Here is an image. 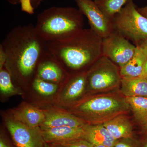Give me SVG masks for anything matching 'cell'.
Masks as SVG:
<instances>
[{"label": "cell", "instance_id": "cell-1", "mask_svg": "<svg viewBox=\"0 0 147 147\" xmlns=\"http://www.w3.org/2000/svg\"><path fill=\"white\" fill-rule=\"evenodd\" d=\"M6 55L5 65L12 77L26 80L36 71L47 50V42L38 36L32 24L14 27L1 43Z\"/></svg>", "mask_w": 147, "mask_h": 147}, {"label": "cell", "instance_id": "cell-2", "mask_svg": "<svg viewBox=\"0 0 147 147\" xmlns=\"http://www.w3.org/2000/svg\"><path fill=\"white\" fill-rule=\"evenodd\" d=\"M102 38L83 29L63 40L47 42V50L63 67L76 74L86 72L102 56Z\"/></svg>", "mask_w": 147, "mask_h": 147}, {"label": "cell", "instance_id": "cell-3", "mask_svg": "<svg viewBox=\"0 0 147 147\" xmlns=\"http://www.w3.org/2000/svg\"><path fill=\"white\" fill-rule=\"evenodd\" d=\"M83 14L78 9L53 7L38 15L36 34L45 42L66 39L83 29Z\"/></svg>", "mask_w": 147, "mask_h": 147}, {"label": "cell", "instance_id": "cell-4", "mask_svg": "<svg viewBox=\"0 0 147 147\" xmlns=\"http://www.w3.org/2000/svg\"><path fill=\"white\" fill-rule=\"evenodd\" d=\"M78 113L92 125L103 124L130 109L125 97L113 93L94 96L76 106Z\"/></svg>", "mask_w": 147, "mask_h": 147}, {"label": "cell", "instance_id": "cell-5", "mask_svg": "<svg viewBox=\"0 0 147 147\" xmlns=\"http://www.w3.org/2000/svg\"><path fill=\"white\" fill-rule=\"evenodd\" d=\"M112 22L114 30L136 47L147 39V18L139 12L133 0H129Z\"/></svg>", "mask_w": 147, "mask_h": 147}, {"label": "cell", "instance_id": "cell-6", "mask_svg": "<svg viewBox=\"0 0 147 147\" xmlns=\"http://www.w3.org/2000/svg\"><path fill=\"white\" fill-rule=\"evenodd\" d=\"M120 67L110 59L101 57L87 71V85L94 91L104 92L121 86Z\"/></svg>", "mask_w": 147, "mask_h": 147}, {"label": "cell", "instance_id": "cell-7", "mask_svg": "<svg viewBox=\"0 0 147 147\" xmlns=\"http://www.w3.org/2000/svg\"><path fill=\"white\" fill-rule=\"evenodd\" d=\"M137 47L117 31L102 39V56L110 59L120 68L134 56Z\"/></svg>", "mask_w": 147, "mask_h": 147}, {"label": "cell", "instance_id": "cell-8", "mask_svg": "<svg viewBox=\"0 0 147 147\" xmlns=\"http://www.w3.org/2000/svg\"><path fill=\"white\" fill-rule=\"evenodd\" d=\"M78 9L88 20L90 29L101 38L114 31L112 20L108 18L92 0H75Z\"/></svg>", "mask_w": 147, "mask_h": 147}, {"label": "cell", "instance_id": "cell-9", "mask_svg": "<svg viewBox=\"0 0 147 147\" xmlns=\"http://www.w3.org/2000/svg\"><path fill=\"white\" fill-rule=\"evenodd\" d=\"M36 76L56 84L62 81L65 75L63 67L47 50L40 61Z\"/></svg>", "mask_w": 147, "mask_h": 147}, {"label": "cell", "instance_id": "cell-10", "mask_svg": "<svg viewBox=\"0 0 147 147\" xmlns=\"http://www.w3.org/2000/svg\"><path fill=\"white\" fill-rule=\"evenodd\" d=\"M6 125L17 147H38V140L32 128L16 120H8Z\"/></svg>", "mask_w": 147, "mask_h": 147}, {"label": "cell", "instance_id": "cell-11", "mask_svg": "<svg viewBox=\"0 0 147 147\" xmlns=\"http://www.w3.org/2000/svg\"><path fill=\"white\" fill-rule=\"evenodd\" d=\"M85 127H54L43 130L42 135L44 140L47 142L58 143L72 142L84 139Z\"/></svg>", "mask_w": 147, "mask_h": 147}, {"label": "cell", "instance_id": "cell-12", "mask_svg": "<svg viewBox=\"0 0 147 147\" xmlns=\"http://www.w3.org/2000/svg\"><path fill=\"white\" fill-rule=\"evenodd\" d=\"M86 125L82 119L70 114L54 113H48L45 115V120L40 126L43 130L62 127H83Z\"/></svg>", "mask_w": 147, "mask_h": 147}, {"label": "cell", "instance_id": "cell-13", "mask_svg": "<svg viewBox=\"0 0 147 147\" xmlns=\"http://www.w3.org/2000/svg\"><path fill=\"white\" fill-rule=\"evenodd\" d=\"M85 129L84 139L94 146L103 145L108 147H115L117 140L112 137L103 124H87Z\"/></svg>", "mask_w": 147, "mask_h": 147}, {"label": "cell", "instance_id": "cell-14", "mask_svg": "<svg viewBox=\"0 0 147 147\" xmlns=\"http://www.w3.org/2000/svg\"><path fill=\"white\" fill-rule=\"evenodd\" d=\"M126 115H119L103 124L116 140L133 137V126Z\"/></svg>", "mask_w": 147, "mask_h": 147}, {"label": "cell", "instance_id": "cell-15", "mask_svg": "<svg viewBox=\"0 0 147 147\" xmlns=\"http://www.w3.org/2000/svg\"><path fill=\"white\" fill-rule=\"evenodd\" d=\"M120 90L125 97H147V80L140 77L122 78Z\"/></svg>", "mask_w": 147, "mask_h": 147}, {"label": "cell", "instance_id": "cell-16", "mask_svg": "<svg viewBox=\"0 0 147 147\" xmlns=\"http://www.w3.org/2000/svg\"><path fill=\"white\" fill-rule=\"evenodd\" d=\"M15 119L31 128L40 125L45 120V115L41 110L32 106H27L15 113Z\"/></svg>", "mask_w": 147, "mask_h": 147}, {"label": "cell", "instance_id": "cell-17", "mask_svg": "<svg viewBox=\"0 0 147 147\" xmlns=\"http://www.w3.org/2000/svg\"><path fill=\"white\" fill-rule=\"evenodd\" d=\"M147 60L146 58L139 47H137L134 56L123 67L120 68L121 78L139 77Z\"/></svg>", "mask_w": 147, "mask_h": 147}, {"label": "cell", "instance_id": "cell-18", "mask_svg": "<svg viewBox=\"0 0 147 147\" xmlns=\"http://www.w3.org/2000/svg\"><path fill=\"white\" fill-rule=\"evenodd\" d=\"M86 72L75 74L70 78L66 86L65 99L71 101L82 95L87 86Z\"/></svg>", "mask_w": 147, "mask_h": 147}, {"label": "cell", "instance_id": "cell-19", "mask_svg": "<svg viewBox=\"0 0 147 147\" xmlns=\"http://www.w3.org/2000/svg\"><path fill=\"white\" fill-rule=\"evenodd\" d=\"M125 98L136 121L142 125L146 123L147 122V97L131 96Z\"/></svg>", "mask_w": 147, "mask_h": 147}, {"label": "cell", "instance_id": "cell-20", "mask_svg": "<svg viewBox=\"0 0 147 147\" xmlns=\"http://www.w3.org/2000/svg\"><path fill=\"white\" fill-rule=\"evenodd\" d=\"M128 1L94 0V1L105 15L112 21L116 14L120 11Z\"/></svg>", "mask_w": 147, "mask_h": 147}, {"label": "cell", "instance_id": "cell-21", "mask_svg": "<svg viewBox=\"0 0 147 147\" xmlns=\"http://www.w3.org/2000/svg\"><path fill=\"white\" fill-rule=\"evenodd\" d=\"M34 89L40 94L49 96L57 91L58 86L57 84L42 80L38 77H36L32 82Z\"/></svg>", "mask_w": 147, "mask_h": 147}, {"label": "cell", "instance_id": "cell-22", "mask_svg": "<svg viewBox=\"0 0 147 147\" xmlns=\"http://www.w3.org/2000/svg\"><path fill=\"white\" fill-rule=\"evenodd\" d=\"M0 90L5 94L15 93L16 91L10 74L3 68L0 71Z\"/></svg>", "mask_w": 147, "mask_h": 147}, {"label": "cell", "instance_id": "cell-23", "mask_svg": "<svg viewBox=\"0 0 147 147\" xmlns=\"http://www.w3.org/2000/svg\"><path fill=\"white\" fill-rule=\"evenodd\" d=\"M9 3L12 5L21 3L22 9L30 13L33 12L35 7H36L42 0H7Z\"/></svg>", "mask_w": 147, "mask_h": 147}, {"label": "cell", "instance_id": "cell-24", "mask_svg": "<svg viewBox=\"0 0 147 147\" xmlns=\"http://www.w3.org/2000/svg\"><path fill=\"white\" fill-rule=\"evenodd\" d=\"M56 144H58L60 147H94V145L84 139Z\"/></svg>", "mask_w": 147, "mask_h": 147}, {"label": "cell", "instance_id": "cell-25", "mask_svg": "<svg viewBox=\"0 0 147 147\" xmlns=\"http://www.w3.org/2000/svg\"><path fill=\"white\" fill-rule=\"evenodd\" d=\"M139 142L133 137L117 140L115 147H139Z\"/></svg>", "mask_w": 147, "mask_h": 147}, {"label": "cell", "instance_id": "cell-26", "mask_svg": "<svg viewBox=\"0 0 147 147\" xmlns=\"http://www.w3.org/2000/svg\"><path fill=\"white\" fill-rule=\"evenodd\" d=\"M6 55L2 45H0V68L1 69L3 68V67L5 65L6 60Z\"/></svg>", "mask_w": 147, "mask_h": 147}, {"label": "cell", "instance_id": "cell-27", "mask_svg": "<svg viewBox=\"0 0 147 147\" xmlns=\"http://www.w3.org/2000/svg\"><path fill=\"white\" fill-rule=\"evenodd\" d=\"M137 47H139L142 53H144L147 59V39Z\"/></svg>", "mask_w": 147, "mask_h": 147}, {"label": "cell", "instance_id": "cell-28", "mask_svg": "<svg viewBox=\"0 0 147 147\" xmlns=\"http://www.w3.org/2000/svg\"><path fill=\"white\" fill-rule=\"evenodd\" d=\"M139 77H142V78H144V79L147 80V59L145 62L144 65L142 73Z\"/></svg>", "mask_w": 147, "mask_h": 147}, {"label": "cell", "instance_id": "cell-29", "mask_svg": "<svg viewBox=\"0 0 147 147\" xmlns=\"http://www.w3.org/2000/svg\"><path fill=\"white\" fill-rule=\"evenodd\" d=\"M137 9L142 15L147 18V5L143 7H137Z\"/></svg>", "mask_w": 147, "mask_h": 147}, {"label": "cell", "instance_id": "cell-30", "mask_svg": "<svg viewBox=\"0 0 147 147\" xmlns=\"http://www.w3.org/2000/svg\"><path fill=\"white\" fill-rule=\"evenodd\" d=\"M0 147H9L7 146V145L5 143H4L2 140L1 139L0 141Z\"/></svg>", "mask_w": 147, "mask_h": 147}, {"label": "cell", "instance_id": "cell-31", "mask_svg": "<svg viewBox=\"0 0 147 147\" xmlns=\"http://www.w3.org/2000/svg\"><path fill=\"white\" fill-rule=\"evenodd\" d=\"M143 127H144V130L147 133V122L144 124L143 125Z\"/></svg>", "mask_w": 147, "mask_h": 147}, {"label": "cell", "instance_id": "cell-32", "mask_svg": "<svg viewBox=\"0 0 147 147\" xmlns=\"http://www.w3.org/2000/svg\"><path fill=\"white\" fill-rule=\"evenodd\" d=\"M94 147H108L105 146H103V145H96L94 146Z\"/></svg>", "mask_w": 147, "mask_h": 147}, {"label": "cell", "instance_id": "cell-33", "mask_svg": "<svg viewBox=\"0 0 147 147\" xmlns=\"http://www.w3.org/2000/svg\"><path fill=\"white\" fill-rule=\"evenodd\" d=\"M143 147H147V142L144 145Z\"/></svg>", "mask_w": 147, "mask_h": 147}, {"label": "cell", "instance_id": "cell-34", "mask_svg": "<svg viewBox=\"0 0 147 147\" xmlns=\"http://www.w3.org/2000/svg\"><path fill=\"white\" fill-rule=\"evenodd\" d=\"M45 147H52L50 146H49V145H48L47 144H45Z\"/></svg>", "mask_w": 147, "mask_h": 147}]
</instances>
